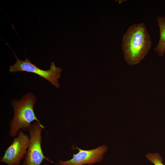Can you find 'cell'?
Instances as JSON below:
<instances>
[{"label":"cell","mask_w":165,"mask_h":165,"mask_svg":"<svg viewBox=\"0 0 165 165\" xmlns=\"http://www.w3.org/2000/svg\"><path fill=\"white\" fill-rule=\"evenodd\" d=\"M156 19L160 28V37L154 51L158 53L159 56L163 57L165 54V16H158Z\"/></svg>","instance_id":"52a82bcc"},{"label":"cell","mask_w":165,"mask_h":165,"mask_svg":"<svg viewBox=\"0 0 165 165\" xmlns=\"http://www.w3.org/2000/svg\"><path fill=\"white\" fill-rule=\"evenodd\" d=\"M152 43L150 35L144 23L130 26L122 40V49L127 63L130 65L139 63L148 52Z\"/></svg>","instance_id":"6da1fadb"},{"label":"cell","mask_w":165,"mask_h":165,"mask_svg":"<svg viewBox=\"0 0 165 165\" xmlns=\"http://www.w3.org/2000/svg\"><path fill=\"white\" fill-rule=\"evenodd\" d=\"M29 142V136L20 130L17 136L7 148L0 161L7 165H19L27 154Z\"/></svg>","instance_id":"5b68a950"},{"label":"cell","mask_w":165,"mask_h":165,"mask_svg":"<svg viewBox=\"0 0 165 165\" xmlns=\"http://www.w3.org/2000/svg\"><path fill=\"white\" fill-rule=\"evenodd\" d=\"M13 53L16 61L14 64L10 66L9 71L11 72L24 71L34 73L48 80L55 87L59 88L60 85L58 79L61 76L62 69L56 67L54 62L51 63L49 70H43L32 63L27 58L24 61L20 60L14 52Z\"/></svg>","instance_id":"277c9868"},{"label":"cell","mask_w":165,"mask_h":165,"mask_svg":"<svg viewBox=\"0 0 165 165\" xmlns=\"http://www.w3.org/2000/svg\"><path fill=\"white\" fill-rule=\"evenodd\" d=\"M78 152L73 154L72 158L67 161L60 160L59 165H91L101 161L104 154L107 150V146L103 145L91 150L81 149L77 147Z\"/></svg>","instance_id":"8992f818"},{"label":"cell","mask_w":165,"mask_h":165,"mask_svg":"<svg viewBox=\"0 0 165 165\" xmlns=\"http://www.w3.org/2000/svg\"><path fill=\"white\" fill-rule=\"evenodd\" d=\"M44 128L40 122L35 121L31 124L28 130L29 146L22 165H40L44 160L53 163L45 156L42 150L41 133Z\"/></svg>","instance_id":"3957f363"},{"label":"cell","mask_w":165,"mask_h":165,"mask_svg":"<svg viewBox=\"0 0 165 165\" xmlns=\"http://www.w3.org/2000/svg\"><path fill=\"white\" fill-rule=\"evenodd\" d=\"M36 100L35 95L29 93L20 100L12 101L14 116L10 123L9 134L11 137H16L20 130H28L33 121L40 122L34 110Z\"/></svg>","instance_id":"7a4b0ae2"},{"label":"cell","mask_w":165,"mask_h":165,"mask_svg":"<svg viewBox=\"0 0 165 165\" xmlns=\"http://www.w3.org/2000/svg\"><path fill=\"white\" fill-rule=\"evenodd\" d=\"M146 157L154 165H165L163 163L162 157L157 152L148 153L146 155Z\"/></svg>","instance_id":"ba28073f"},{"label":"cell","mask_w":165,"mask_h":165,"mask_svg":"<svg viewBox=\"0 0 165 165\" xmlns=\"http://www.w3.org/2000/svg\"><path fill=\"white\" fill-rule=\"evenodd\" d=\"M44 165H49V164H44Z\"/></svg>","instance_id":"9c48e42d"}]
</instances>
